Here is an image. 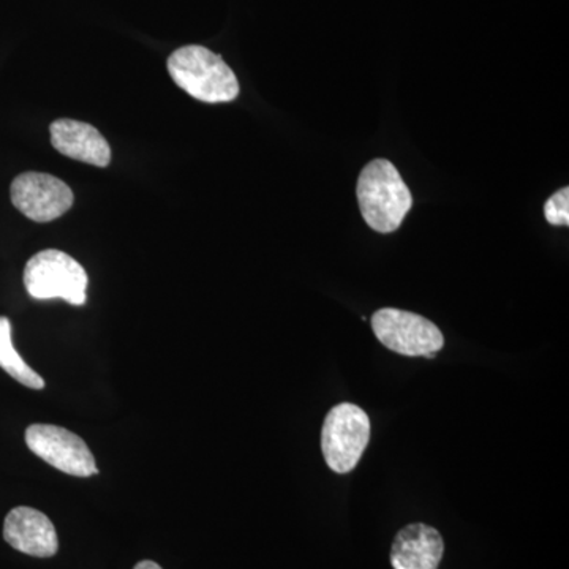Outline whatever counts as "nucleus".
<instances>
[{
    "label": "nucleus",
    "instance_id": "f257e3e1",
    "mask_svg": "<svg viewBox=\"0 0 569 569\" xmlns=\"http://www.w3.org/2000/svg\"><path fill=\"white\" fill-rule=\"evenodd\" d=\"M358 204L366 223L378 233L399 230L411 206L410 190L389 160L367 163L358 179Z\"/></svg>",
    "mask_w": 569,
    "mask_h": 569
},
{
    "label": "nucleus",
    "instance_id": "f03ea898",
    "mask_svg": "<svg viewBox=\"0 0 569 569\" xmlns=\"http://www.w3.org/2000/svg\"><path fill=\"white\" fill-rule=\"evenodd\" d=\"M167 67L176 84L194 100L228 103L239 96L234 71L222 56L200 44L179 48L168 58Z\"/></svg>",
    "mask_w": 569,
    "mask_h": 569
},
{
    "label": "nucleus",
    "instance_id": "7ed1b4c3",
    "mask_svg": "<svg viewBox=\"0 0 569 569\" xmlns=\"http://www.w3.org/2000/svg\"><path fill=\"white\" fill-rule=\"evenodd\" d=\"M89 277L73 257L48 249L33 254L24 269V284L33 299L61 298L73 306L86 302Z\"/></svg>",
    "mask_w": 569,
    "mask_h": 569
},
{
    "label": "nucleus",
    "instance_id": "20e7f679",
    "mask_svg": "<svg viewBox=\"0 0 569 569\" xmlns=\"http://www.w3.org/2000/svg\"><path fill=\"white\" fill-rule=\"evenodd\" d=\"M370 440V419L355 403H339L329 411L321 429V451L336 473H348L358 466Z\"/></svg>",
    "mask_w": 569,
    "mask_h": 569
},
{
    "label": "nucleus",
    "instance_id": "39448f33",
    "mask_svg": "<svg viewBox=\"0 0 569 569\" xmlns=\"http://www.w3.org/2000/svg\"><path fill=\"white\" fill-rule=\"evenodd\" d=\"M373 335L391 351L402 356L436 358L445 346L440 329L418 313L399 309H381L373 313Z\"/></svg>",
    "mask_w": 569,
    "mask_h": 569
},
{
    "label": "nucleus",
    "instance_id": "423d86ee",
    "mask_svg": "<svg viewBox=\"0 0 569 569\" xmlns=\"http://www.w3.org/2000/svg\"><path fill=\"white\" fill-rule=\"evenodd\" d=\"M26 445L33 455L71 477L89 478L99 473L96 459L84 440L63 427L51 425L28 427Z\"/></svg>",
    "mask_w": 569,
    "mask_h": 569
},
{
    "label": "nucleus",
    "instance_id": "0eeeda50",
    "mask_svg": "<svg viewBox=\"0 0 569 569\" xmlns=\"http://www.w3.org/2000/svg\"><path fill=\"white\" fill-rule=\"evenodd\" d=\"M11 203L28 219L48 223L59 219L73 206L74 194L69 186L56 176L22 173L10 187Z\"/></svg>",
    "mask_w": 569,
    "mask_h": 569
},
{
    "label": "nucleus",
    "instance_id": "6e6552de",
    "mask_svg": "<svg viewBox=\"0 0 569 569\" xmlns=\"http://www.w3.org/2000/svg\"><path fill=\"white\" fill-rule=\"evenodd\" d=\"M3 538L11 548L40 559L56 556L59 549L58 533L51 520L29 507L11 509L3 523Z\"/></svg>",
    "mask_w": 569,
    "mask_h": 569
},
{
    "label": "nucleus",
    "instance_id": "1a4fd4ad",
    "mask_svg": "<svg viewBox=\"0 0 569 569\" xmlns=\"http://www.w3.org/2000/svg\"><path fill=\"white\" fill-rule=\"evenodd\" d=\"M50 132L51 144L62 156L99 168L110 164V144L91 123L58 119L51 123Z\"/></svg>",
    "mask_w": 569,
    "mask_h": 569
},
{
    "label": "nucleus",
    "instance_id": "9d476101",
    "mask_svg": "<svg viewBox=\"0 0 569 569\" xmlns=\"http://www.w3.org/2000/svg\"><path fill=\"white\" fill-rule=\"evenodd\" d=\"M443 552V538L433 527L411 523L392 542L391 565L395 569H438Z\"/></svg>",
    "mask_w": 569,
    "mask_h": 569
},
{
    "label": "nucleus",
    "instance_id": "9b49d317",
    "mask_svg": "<svg viewBox=\"0 0 569 569\" xmlns=\"http://www.w3.org/2000/svg\"><path fill=\"white\" fill-rule=\"evenodd\" d=\"M0 367L24 387L36 391L44 388L43 378L26 365L24 359L14 350L11 342V323L7 317H0Z\"/></svg>",
    "mask_w": 569,
    "mask_h": 569
},
{
    "label": "nucleus",
    "instance_id": "f8f14e48",
    "mask_svg": "<svg viewBox=\"0 0 569 569\" xmlns=\"http://www.w3.org/2000/svg\"><path fill=\"white\" fill-rule=\"evenodd\" d=\"M546 220L553 227H568L569 224V189L563 187L552 194L545 204Z\"/></svg>",
    "mask_w": 569,
    "mask_h": 569
},
{
    "label": "nucleus",
    "instance_id": "ddd939ff",
    "mask_svg": "<svg viewBox=\"0 0 569 569\" xmlns=\"http://www.w3.org/2000/svg\"><path fill=\"white\" fill-rule=\"evenodd\" d=\"M133 569H162L160 565H157L156 561L144 560L140 561Z\"/></svg>",
    "mask_w": 569,
    "mask_h": 569
}]
</instances>
